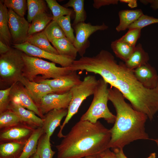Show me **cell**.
I'll list each match as a JSON object with an SVG mask.
<instances>
[{
	"mask_svg": "<svg viewBox=\"0 0 158 158\" xmlns=\"http://www.w3.org/2000/svg\"><path fill=\"white\" fill-rule=\"evenodd\" d=\"M156 158V153L153 152L151 153L149 156L147 158Z\"/></svg>",
	"mask_w": 158,
	"mask_h": 158,
	"instance_id": "bcb514c9",
	"label": "cell"
},
{
	"mask_svg": "<svg viewBox=\"0 0 158 158\" xmlns=\"http://www.w3.org/2000/svg\"><path fill=\"white\" fill-rule=\"evenodd\" d=\"M100 155L101 158H117L114 153L108 149L104 151Z\"/></svg>",
	"mask_w": 158,
	"mask_h": 158,
	"instance_id": "60d3db41",
	"label": "cell"
},
{
	"mask_svg": "<svg viewBox=\"0 0 158 158\" xmlns=\"http://www.w3.org/2000/svg\"><path fill=\"white\" fill-rule=\"evenodd\" d=\"M8 109L12 111L17 115L23 123L35 128L42 127L43 119L37 116L34 112L26 109L19 103L11 101Z\"/></svg>",
	"mask_w": 158,
	"mask_h": 158,
	"instance_id": "2e32d148",
	"label": "cell"
},
{
	"mask_svg": "<svg viewBox=\"0 0 158 158\" xmlns=\"http://www.w3.org/2000/svg\"><path fill=\"white\" fill-rule=\"evenodd\" d=\"M110 129L99 121L95 123L80 120L56 146L57 158H82L99 155L108 149Z\"/></svg>",
	"mask_w": 158,
	"mask_h": 158,
	"instance_id": "6da1fadb",
	"label": "cell"
},
{
	"mask_svg": "<svg viewBox=\"0 0 158 158\" xmlns=\"http://www.w3.org/2000/svg\"><path fill=\"white\" fill-rule=\"evenodd\" d=\"M23 123L19 117L12 111L8 109L0 114V129Z\"/></svg>",
	"mask_w": 158,
	"mask_h": 158,
	"instance_id": "d6a6232c",
	"label": "cell"
},
{
	"mask_svg": "<svg viewBox=\"0 0 158 158\" xmlns=\"http://www.w3.org/2000/svg\"><path fill=\"white\" fill-rule=\"evenodd\" d=\"M50 139L44 133L40 138L37 151L40 158H53L55 153L51 149Z\"/></svg>",
	"mask_w": 158,
	"mask_h": 158,
	"instance_id": "f1b7e54d",
	"label": "cell"
},
{
	"mask_svg": "<svg viewBox=\"0 0 158 158\" xmlns=\"http://www.w3.org/2000/svg\"><path fill=\"white\" fill-rule=\"evenodd\" d=\"M18 81L24 86L38 107L44 97L47 94L54 93L51 88L47 84L30 81L22 76Z\"/></svg>",
	"mask_w": 158,
	"mask_h": 158,
	"instance_id": "9a60e30c",
	"label": "cell"
},
{
	"mask_svg": "<svg viewBox=\"0 0 158 158\" xmlns=\"http://www.w3.org/2000/svg\"><path fill=\"white\" fill-rule=\"evenodd\" d=\"M76 71H72L68 74L54 79L41 80L37 83L48 85L54 93L62 94L70 91L82 81Z\"/></svg>",
	"mask_w": 158,
	"mask_h": 158,
	"instance_id": "7c38bea8",
	"label": "cell"
},
{
	"mask_svg": "<svg viewBox=\"0 0 158 158\" xmlns=\"http://www.w3.org/2000/svg\"><path fill=\"white\" fill-rule=\"evenodd\" d=\"M137 79L146 88L152 89L158 85V74L155 68L148 63L133 70Z\"/></svg>",
	"mask_w": 158,
	"mask_h": 158,
	"instance_id": "e0dca14e",
	"label": "cell"
},
{
	"mask_svg": "<svg viewBox=\"0 0 158 158\" xmlns=\"http://www.w3.org/2000/svg\"><path fill=\"white\" fill-rule=\"evenodd\" d=\"M25 66L22 76L37 82L41 80L56 79L70 73L69 67H59L55 63L40 58L30 56L23 52Z\"/></svg>",
	"mask_w": 158,
	"mask_h": 158,
	"instance_id": "277c9868",
	"label": "cell"
},
{
	"mask_svg": "<svg viewBox=\"0 0 158 158\" xmlns=\"http://www.w3.org/2000/svg\"><path fill=\"white\" fill-rule=\"evenodd\" d=\"M35 129L20 123L1 130L0 143L11 142L25 143Z\"/></svg>",
	"mask_w": 158,
	"mask_h": 158,
	"instance_id": "8fae6325",
	"label": "cell"
},
{
	"mask_svg": "<svg viewBox=\"0 0 158 158\" xmlns=\"http://www.w3.org/2000/svg\"><path fill=\"white\" fill-rule=\"evenodd\" d=\"M7 19L13 44L26 42L30 37L28 34L30 23L24 17L19 16L11 9H8Z\"/></svg>",
	"mask_w": 158,
	"mask_h": 158,
	"instance_id": "30bf717a",
	"label": "cell"
},
{
	"mask_svg": "<svg viewBox=\"0 0 158 158\" xmlns=\"http://www.w3.org/2000/svg\"><path fill=\"white\" fill-rule=\"evenodd\" d=\"M158 23V18L143 14L137 20L132 24L128 29L142 28L149 25Z\"/></svg>",
	"mask_w": 158,
	"mask_h": 158,
	"instance_id": "8d00e7d4",
	"label": "cell"
},
{
	"mask_svg": "<svg viewBox=\"0 0 158 158\" xmlns=\"http://www.w3.org/2000/svg\"><path fill=\"white\" fill-rule=\"evenodd\" d=\"M96 158H101L100 155V154H99V155H97L96 156Z\"/></svg>",
	"mask_w": 158,
	"mask_h": 158,
	"instance_id": "681fc988",
	"label": "cell"
},
{
	"mask_svg": "<svg viewBox=\"0 0 158 158\" xmlns=\"http://www.w3.org/2000/svg\"><path fill=\"white\" fill-rule=\"evenodd\" d=\"M21 51L13 47L0 55V86L8 88L19 81L22 76L25 66Z\"/></svg>",
	"mask_w": 158,
	"mask_h": 158,
	"instance_id": "8992f818",
	"label": "cell"
},
{
	"mask_svg": "<svg viewBox=\"0 0 158 158\" xmlns=\"http://www.w3.org/2000/svg\"><path fill=\"white\" fill-rule=\"evenodd\" d=\"M49 42L66 37L61 27L55 20H52L43 31Z\"/></svg>",
	"mask_w": 158,
	"mask_h": 158,
	"instance_id": "4dcf8cb0",
	"label": "cell"
},
{
	"mask_svg": "<svg viewBox=\"0 0 158 158\" xmlns=\"http://www.w3.org/2000/svg\"><path fill=\"white\" fill-rule=\"evenodd\" d=\"M96 156L97 155H92L88 156L85 157V158H96Z\"/></svg>",
	"mask_w": 158,
	"mask_h": 158,
	"instance_id": "c3c4849f",
	"label": "cell"
},
{
	"mask_svg": "<svg viewBox=\"0 0 158 158\" xmlns=\"http://www.w3.org/2000/svg\"><path fill=\"white\" fill-rule=\"evenodd\" d=\"M68 109H54L44 115L42 128L44 133L50 138L56 128L61 126L62 119L66 116Z\"/></svg>",
	"mask_w": 158,
	"mask_h": 158,
	"instance_id": "ac0fdd59",
	"label": "cell"
},
{
	"mask_svg": "<svg viewBox=\"0 0 158 158\" xmlns=\"http://www.w3.org/2000/svg\"><path fill=\"white\" fill-rule=\"evenodd\" d=\"M71 16L70 15L62 16L56 21L61 27L66 37L73 44L75 36L74 30L71 23Z\"/></svg>",
	"mask_w": 158,
	"mask_h": 158,
	"instance_id": "e575fe53",
	"label": "cell"
},
{
	"mask_svg": "<svg viewBox=\"0 0 158 158\" xmlns=\"http://www.w3.org/2000/svg\"><path fill=\"white\" fill-rule=\"evenodd\" d=\"M25 143L11 142L0 143V158H18Z\"/></svg>",
	"mask_w": 158,
	"mask_h": 158,
	"instance_id": "603a6c76",
	"label": "cell"
},
{
	"mask_svg": "<svg viewBox=\"0 0 158 158\" xmlns=\"http://www.w3.org/2000/svg\"><path fill=\"white\" fill-rule=\"evenodd\" d=\"M8 9H11L14 12L21 17H24L27 6L25 0H1Z\"/></svg>",
	"mask_w": 158,
	"mask_h": 158,
	"instance_id": "836d02e7",
	"label": "cell"
},
{
	"mask_svg": "<svg viewBox=\"0 0 158 158\" xmlns=\"http://www.w3.org/2000/svg\"><path fill=\"white\" fill-rule=\"evenodd\" d=\"M108 28L104 23L100 25H93L90 23L83 22L78 23L73 28L75 35L73 44L81 57L84 56L90 46L88 38L90 35L97 31L105 30Z\"/></svg>",
	"mask_w": 158,
	"mask_h": 158,
	"instance_id": "ba28073f",
	"label": "cell"
},
{
	"mask_svg": "<svg viewBox=\"0 0 158 158\" xmlns=\"http://www.w3.org/2000/svg\"><path fill=\"white\" fill-rule=\"evenodd\" d=\"M108 84L102 78L98 80L91 103L86 111L81 116L80 120L95 123L101 118L109 124L114 123L116 116L109 109Z\"/></svg>",
	"mask_w": 158,
	"mask_h": 158,
	"instance_id": "5b68a950",
	"label": "cell"
},
{
	"mask_svg": "<svg viewBox=\"0 0 158 158\" xmlns=\"http://www.w3.org/2000/svg\"><path fill=\"white\" fill-rule=\"evenodd\" d=\"M28 13L27 20L31 23L34 17L39 13L46 11L47 7L46 2L43 0H27Z\"/></svg>",
	"mask_w": 158,
	"mask_h": 158,
	"instance_id": "f546056e",
	"label": "cell"
},
{
	"mask_svg": "<svg viewBox=\"0 0 158 158\" xmlns=\"http://www.w3.org/2000/svg\"><path fill=\"white\" fill-rule=\"evenodd\" d=\"M71 99L70 91L62 94L50 93L43 97L38 107L44 115L54 109H68Z\"/></svg>",
	"mask_w": 158,
	"mask_h": 158,
	"instance_id": "4fadbf2b",
	"label": "cell"
},
{
	"mask_svg": "<svg viewBox=\"0 0 158 158\" xmlns=\"http://www.w3.org/2000/svg\"><path fill=\"white\" fill-rule=\"evenodd\" d=\"M119 1L118 0H94L93 6L95 8L99 9L102 6L117 4Z\"/></svg>",
	"mask_w": 158,
	"mask_h": 158,
	"instance_id": "f35d334b",
	"label": "cell"
},
{
	"mask_svg": "<svg viewBox=\"0 0 158 158\" xmlns=\"http://www.w3.org/2000/svg\"><path fill=\"white\" fill-rule=\"evenodd\" d=\"M26 42L48 52L59 54L56 49L50 44L43 31L30 36Z\"/></svg>",
	"mask_w": 158,
	"mask_h": 158,
	"instance_id": "484cf974",
	"label": "cell"
},
{
	"mask_svg": "<svg viewBox=\"0 0 158 158\" xmlns=\"http://www.w3.org/2000/svg\"><path fill=\"white\" fill-rule=\"evenodd\" d=\"M11 46L21 51L28 56L47 59L52 62L60 65L62 67L70 66L75 60L70 57L48 52L28 42L19 44L12 43Z\"/></svg>",
	"mask_w": 158,
	"mask_h": 158,
	"instance_id": "9c48e42d",
	"label": "cell"
},
{
	"mask_svg": "<svg viewBox=\"0 0 158 158\" xmlns=\"http://www.w3.org/2000/svg\"><path fill=\"white\" fill-rule=\"evenodd\" d=\"M140 1L145 5L149 4L152 9L158 10V0H141Z\"/></svg>",
	"mask_w": 158,
	"mask_h": 158,
	"instance_id": "ab89813d",
	"label": "cell"
},
{
	"mask_svg": "<svg viewBox=\"0 0 158 158\" xmlns=\"http://www.w3.org/2000/svg\"><path fill=\"white\" fill-rule=\"evenodd\" d=\"M63 6L66 8L71 7L73 9L75 17L72 25L73 28L80 23L85 22L87 14L84 9V0H70Z\"/></svg>",
	"mask_w": 158,
	"mask_h": 158,
	"instance_id": "83f0119b",
	"label": "cell"
},
{
	"mask_svg": "<svg viewBox=\"0 0 158 158\" xmlns=\"http://www.w3.org/2000/svg\"><path fill=\"white\" fill-rule=\"evenodd\" d=\"M29 158H40L38 153L36 152V153L33 154Z\"/></svg>",
	"mask_w": 158,
	"mask_h": 158,
	"instance_id": "f6af8a7d",
	"label": "cell"
},
{
	"mask_svg": "<svg viewBox=\"0 0 158 158\" xmlns=\"http://www.w3.org/2000/svg\"><path fill=\"white\" fill-rule=\"evenodd\" d=\"M119 1L121 3H127L128 6L131 8L136 7L138 6L136 0H120Z\"/></svg>",
	"mask_w": 158,
	"mask_h": 158,
	"instance_id": "ee69618b",
	"label": "cell"
},
{
	"mask_svg": "<svg viewBox=\"0 0 158 158\" xmlns=\"http://www.w3.org/2000/svg\"><path fill=\"white\" fill-rule=\"evenodd\" d=\"M112 149L113 152L114 153L117 158H127L123 152V149L114 148Z\"/></svg>",
	"mask_w": 158,
	"mask_h": 158,
	"instance_id": "b9f144b4",
	"label": "cell"
},
{
	"mask_svg": "<svg viewBox=\"0 0 158 158\" xmlns=\"http://www.w3.org/2000/svg\"><path fill=\"white\" fill-rule=\"evenodd\" d=\"M98 80L95 76L88 75L85 76L79 84L73 87L70 91L71 93V99L68 109L67 114L57 134L60 138H63L64 135L63 130L72 117L78 111L83 102L89 96L93 95L97 85Z\"/></svg>",
	"mask_w": 158,
	"mask_h": 158,
	"instance_id": "52a82bcc",
	"label": "cell"
},
{
	"mask_svg": "<svg viewBox=\"0 0 158 158\" xmlns=\"http://www.w3.org/2000/svg\"><path fill=\"white\" fill-rule=\"evenodd\" d=\"M13 84L7 88L0 90V114L8 109L11 101L10 93Z\"/></svg>",
	"mask_w": 158,
	"mask_h": 158,
	"instance_id": "74e56055",
	"label": "cell"
},
{
	"mask_svg": "<svg viewBox=\"0 0 158 158\" xmlns=\"http://www.w3.org/2000/svg\"><path fill=\"white\" fill-rule=\"evenodd\" d=\"M10 98L11 101L19 103L27 109L34 112L42 119L44 118V115L35 104L25 87L19 81L13 84L10 92Z\"/></svg>",
	"mask_w": 158,
	"mask_h": 158,
	"instance_id": "5bb4252c",
	"label": "cell"
},
{
	"mask_svg": "<svg viewBox=\"0 0 158 158\" xmlns=\"http://www.w3.org/2000/svg\"><path fill=\"white\" fill-rule=\"evenodd\" d=\"M111 47L115 56L124 62L129 58L135 48L119 39L111 42Z\"/></svg>",
	"mask_w": 158,
	"mask_h": 158,
	"instance_id": "4316f807",
	"label": "cell"
},
{
	"mask_svg": "<svg viewBox=\"0 0 158 158\" xmlns=\"http://www.w3.org/2000/svg\"><path fill=\"white\" fill-rule=\"evenodd\" d=\"M108 99L116 112L113 127L110 129L111 138L108 149H123L135 141L150 140L146 132V115L134 109L127 103L125 98L116 88H109Z\"/></svg>",
	"mask_w": 158,
	"mask_h": 158,
	"instance_id": "7a4b0ae2",
	"label": "cell"
},
{
	"mask_svg": "<svg viewBox=\"0 0 158 158\" xmlns=\"http://www.w3.org/2000/svg\"><path fill=\"white\" fill-rule=\"evenodd\" d=\"M150 140H152L153 141H154L156 143L157 146L158 147V139H150Z\"/></svg>",
	"mask_w": 158,
	"mask_h": 158,
	"instance_id": "7dc6e473",
	"label": "cell"
},
{
	"mask_svg": "<svg viewBox=\"0 0 158 158\" xmlns=\"http://www.w3.org/2000/svg\"><path fill=\"white\" fill-rule=\"evenodd\" d=\"M11 47L8 46L3 42L0 40V54H5L8 51Z\"/></svg>",
	"mask_w": 158,
	"mask_h": 158,
	"instance_id": "7bdbcfd3",
	"label": "cell"
},
{
	"mask_svg": "<svg viewBox=\"0 0 158 158\" xmlns=\"http://www.w3.org/2000/svg\"><path fill=\"white\" fill-rule=\"evenodd\" d=\"M45 1L52 13L53 20L56 21L62 16L68 15L73 16L74 14L73 9L61 5L56 0H46Z\"/></svg>",
	"mask_w": 158,
	"mask_h": 158,
	"instance_id": "1f68e13d",
	"label": "cell"
},
{
	"mask_svg": "<svg viewBox=\"0 0 158 158\" xmlns=\"http://www.w3.org/2000/svg\"><path fill=\"white\" fill-rule=\"evenodd\" d=\"M150 59L149 55L139 43L135 46L129 58L124 62L128 68L133 70L148 63Z\"/></svg>",
	"mask_w": 158,
	"mask_h": 158,
	"instance_id": "d6986e66",
	"label": "cell"
},
{
	"mask_svg": "<svg viewBox=\"0 0 158 158\" xmlns=\"http://www.w3.org/2000/svg\"><path fill=\"white\" fill-rule=\"evenodd\" d=\"M53 19V16L49 15L46 11L38 13L30 24L28 31L29 35L30 36L44 30Z\"/></svg>",
	"mask_w": 158,
	"mask_h": 158,
	"instance_id": "d4e9b609",
	"label": "cell"
},
{
	"mask_svg": "<svg viewBox=\"0 0 158 158\" xmlns=\"http://www.w3.org/2000/svg\"><path fill=\"white\" fill-rule=\"evenodd\" d=\"M141 30L139 28L129 29L127 32L119 39L132 46L135 47L137 41L140 37Z\"/></svg>",
	"mask_w": 158,
	"mask_h": 158,
	"instance_id": "d590c367",
	"label": "cell"
},
{
	"mask_svg": "<svg viewBox=\"0 0 158 158\" xmlns=\"http://www.w3.org/2000/svg\"><path fill=\"white\" fill-rule=\"evenodd\" d=\"M143 14L142 11L140 9L120 11L118 13L119 23L116 28V31L120 32L128 29L130 25L137 20Z\"/></svg>",
	"mask_w": 158,
	"mask_h": 158,
	"instance_id": "ffe728a7",
	"label": "cell"
},
{
	"mask_svg": "<svg viewBox=\"0 0 158 158\" xmlns=\"http://www.w3.org/2000/svg\"><path fill=\"white\" fill-rule=\"evenodd\" d=\"M118 89L135 110L152 120L158 111V85L154 88L145 87L136 78L133 70L124 63L116 62L103 78Z\"/></svg>",
	"mask_w": 158,
	"mask_h": 158,
	"instance_id": "3957f363",
	"label": "cell"
},
{
	"mask_svg": "<svg viewBox=\"0 0 158 158\" xmlns=\"http://www.w3.org/2000/svg\"><path fill=\"white\" fill-rule=\"evenodd\" d=\"M51 43L59 55L75 60L77 51L73 44L66 37L55 40Z\"/></svg>",
	"mask_w": 158,
	"mask_h": 158,
	"instance_id": "cb8c5ba5",
	"label": "cell"
},
{
	"mask_svg": "<svg viewBox=\"0 0 158 158\" xmlns=\"http://www.w3.org/2000/svg\"><path fill=\"white\" fill-rule=\"evenodd\" d=\"M8 9L2 2L0 1V40L11 47L12 40L7 19Z\"/></svg>",
	"mask_w": 158,
	"mask_h": 158,
	"instance_id": "44dd1931",
	"label": "cell"
},
{
	"mask_svg": "<svg viewBox=\"0 0 158 158\" xmlns=\"http://www.w3.org/2000/svg\"><path fill=\"white\" fill-rule=\"evenodd\" d=\"M157 117H158V116Z\"/></svg>",
	"mask_w": 158,
	"mask_h": 158,
	"instance_id": "f907efd6",
	"label": "cell"
},
{
	"mask_svg": "<svg viewBox=\"0 0 158 158\" xmlns=\"http://www.w3.org/2000/svg\"><path fill=\"white\" fill-rule=\"evenodd\" d=\"M44 133L42 127L35 129L26 142L22 152L18 158H29L36 153L39 140Z\"/></svg>",
	"mask_w": 158,
	"mask_h": 158,
	"instance_id": "7402d4cb",
	"label": "cell"
}]
</instances>
